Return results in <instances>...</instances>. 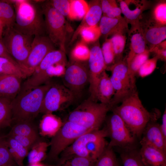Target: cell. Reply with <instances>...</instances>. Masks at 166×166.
Instances as JSON below:
<instances>
[{
  "label": "cell",
  "mask_w": 166,
  "mask_h": 166,
  "mask_svg": "<svg viewBox=\"0 0 166 166\" xmlns=\"http://www.w3.org/2000/svg\"><path fill=\"white\" fill-rule=\"evenodd\" d=\"M121 105L111 110L121 118L131 133L137 139L141 138L148 122L158 119V112L150 113L144 106L137 91L124 100Z\"/></svg>",
  "instance_id": "1"
},
{
  "label": "cell",
  "mask_w": 166,
  "mask_h": 166,
  "mask_svg": "<svg viewBox=\"0 0 166 166\" xmlns=\"http://www.w3.org/2000/svg\"><path fill=\"white\" fill-rule=\"evenodd\" d=\"M6 1L14 4L15 20L14 28L28 35H45L44 16L38 3L29 0Z\"/></svg>",
  "instance_id": "2"
},
{
  "label": "cell",
  "mask_w": 166,
  "mask_h": 166,
  "mask_svg": "<svg viewBox=\"0 0 166 166\" xmlns=\"http://www.w3.org/2000/svg\"><path fill=\"white\" fill-rule=\"evenodd\" d=\"M52 85L48 81L32 89L20 90L11 102L13 122H32L40 113L45 95Z\"/></svg>",
  "instance_id": "3"
},
{
  "label": "cell",
  "mask_w": 166,
  "mask_h": 166,
  "mask_svg": "<svg viewBox=\"0 0 166 166\" xmlns=\"http://www.w3.org/2000/svg\"><path fill=\"white\" fill-rule=\"evenodd\" d=\"M107 133L102 129L90 130L80 136L61 154V158L67 160L75 156L88 157L96 161L108 144Z\"/></svg>",
  "instance_id": "4"
},
{
  "label": "cell",
  "mask_w": 166,
  "mask_h": 166,
  "mask_svg": "<svg viewBox=\"0 0 166 166\" xmlns=\"http://www.w3.org/2000/svg\"><path fill=\"white\" fill-rule=\"evenodd\" d=\"M109 110L108 105L98 103L89 98L69 113L67 121L88 130L99 129Z\"/></svg>",
  "instance_id": "5"
},
{
  "label": "cell",
  "mask_w": 166,
  "mask_h": 166,
  "mask_svg": "<svg viewBox=\"0 0 166 166\" xmlns=\"http://www.w3.org/2000/svg\"><path fill=\"white\" fill-rule=\"evenodd\" d=\"M107 70L111 72L110 78L115 91L109 105L111 110L137 91L136 78H132L129 73L126 57L116 62Z\"/></svg>",
  "instance_id": "6"
},
{
  "label": "cell",
  "mask_w": 166,
  "mask_h": 166,
  "mask_svg": "<svg viewBox=\"0 0 166 166\" xmlns=\"http://www.w3.org/2000/svg\"><path fill=\"white\" fill-rule=\"evenodd\" d=\"M46 32L55 46L66 52V28L65 17L54 8L49 1L41 4Z\"/></svg>",
  "instance_id": "7"
},
{
  "label": "cell",
  "mask_w": 166,
  "mask_h": 166,
  "mask_svg": "<svg viewBox=\"0 0 166 166\" xmlns=\"http://www.w3.org/2000/svg\"><path fill=\"white\" fill-rule=\"evenodd\" d=\"M92 130H88L66 121L49 143L50 148L46 159L49 161L57 160L61 153L81 135Z\"/></svg>",
  "instance_id": "8"
},
{
  "label": "cell",
  "mask_w": 166,
  "mask_h": 166,
  "mask_svg": "<svg viewBox=\"0 0 166 166\" xmlns=\"http://www.w3.org/2000/svg\"><path fill=\"white\" fill-rule=\"evenodd\" d=\"M105 128L110 140L108 146L121 149L136 148L137 139L130 132L117 113H113L107 119Z\"/></svg>",
  "instance_id": "9"
},
{
  "label": "cell",
  "mask_w": 166,
  "mask_h": 166,
  "mask_svg": "<svg viewBox=\"0 0 166 166\" xmlns=\"http://www.w3.org/2000/svg\"><path fill=\"white\" fill-rule=\"evenodd\" d=\"M3 35L2 41L21 68L28 56L34 36L24 34L14 27L6 28Z\"/></svg>",
  "instance_id": "10"
},
{
  "label": "cell",
  "mask_w": 166,
  "mask_h": 166,
  "mask_svg": "<svg viewBox=\"0 0 166 166\" xmlns=\"http://www.w3.org/2000/svg\"><path fill=\"white\" fill-rule=\"evenodd\" d=\"M75 98L64 85L52 84L45 95L40 113H52L64 109L71 105Z\"/></svg>",
  "instance_id": "11"
},
{
  "label": "cell",
  "mask_w": 166,
  "mask_h": 166,
  "mask_svg": "<svg viewBox=\"0 0 166 166\" xmlns=\"http://www.w3.org/2000/svg\"><path fill=\"white\" fill-rule=\"evenodd\" d=\"M55 46L47 36H34L28 56L21 67L26 77L32 75L49 53L55 49Z\"/></svg>",
  "instance_id": "12"
},
{
  "label": "cell",
  "mask_w": 166,
  "mask_h": 166,
  "mask_svg": "<svg viewBox=\"0 0 166 166\" xmlns=\"http://www.w3.org/2000/svg\"><path fill=\"white\" fill-rule=\"evenodd\" d=\"M62 76L63 85L76 97L89 83L88 66L83 62L73 61L66 67Z\"/></svg>",
  "instance_id": "13"
},
{
  "label": "cell",
  "mask_w": 166,
  "mask_h": 166,
  "mask_svg": "<svg viewBox=\"0 0 166 166\" xmlns=\"http://www.w3.org/2000/svg\"><path fill=\"white\" fill-rule=\"evenodd\" d=\"M117 2L124 18L131 27L139 25L143 13L151 6L150 2L147 0H119Z\"/></svg>",
  "instance_id": "14"
},
{
  "label": "cell",
  "mask_w": 166,
  "mask_h": 166,
  "mask_svg": "<svg viewBox=\"0 0 166 166\" xmlns=\"http://www.w3.org/2000/svg\"><path fill=\"white\" fill-rule=\"evenodd\" d=\"M141 30L148 49L151 52L154 48L166 39V25L158 24L151 18L140 22Z\"/></svg>",
  "instance_id": "15"
},
{
  "label": "cell",
  "mask_w": 166,
  "mask_h": 166,
  "mask_svg": "<svg viewBox=\"0 0 166 166\" xmlns=\"http://www.w3.org/2000/svg\"><path fill=\"white\" fill-rule=\"evenodd\" d=\"M157 119L149 121L142 134L140 141L166 153V140L161 133Z\"/></svg>",
  "instance_id": "16"
},
{
  "label": "cell",
  "mask_w": 166,
  "mask_h": 166,
  "mask_svg": "<svg viewBox=\"0 0 166 166\" xmlns=\"http://www.w3.org/2000/svg\"><path fill=\"white\" fill-rule=\"evenodd\" d=\"M127 33L129 51L126 57L127 63L130 61L136 55L148 49L142 33L140 24L138 26L131 27Z\"/></svg>",
  "instance_id": "17"
},
{
  "label": "cell",
  "mask_w": 166,
  "mask_h": 166,
  "mask_svg": "<svg viewBox=\"0 0 166 166\" xmlns=\"http://www.w3.org/2000/svg\"><path fill=\"white\" fill-rule=\"evenodd\" d=\"M139 153L145 166H166V153L140 141Z\"/></svg>",
  "instance_id": "18"
},
{
  "label": "cell",
  "mask_w": 166,
  "mask_h": 166,
  "mask_svg": "<svg viewBox=\"0 0 166 166\" xmlns=\"http://www.w3.org/2000/svg\"><path fill=\"white\" fill-rule=\"evenodd\" d=\"M99 27L101 35L105 37L118 33L126 34L129 30L128 24L122 16L110 18L102 15Z\"/></svg>",
  "instance_id": "19"
},
{
  "label": "cell",
  "mask_w": 166,
  "mask_h": 166,
  "mask_svg": "<svg viewBox=\"0 0 166 166\" xmlns=\"http://www.w3.org/2000/svg\"><path fill=\"white\" fill-rule=\"evenodd\" d=\"M22 79L13 75L0 74V97L12 101L21 89Z\"/></svg>",
  "instance_id": "20"
},
{
  "label": "cell",
  "mask_w": 166,
  "mask_h": 166,
  "mask_svg": "<svg viewBox=\"0 0 166 166\" xmlns=\"http://www.w3.org/2000/svg\"><path fill=\"white\" fill-rule=\"evenodd\" d=\"M63 124L61 119L53 113L44 114L39 124L40 134L43 136L52 137L56 134Z\"/></svg>",
  "instance_id": "21"
},
{
  "label": "cell",
  "mask_w": 166,
  "mask_h": 166,
  "mask_svg": "<svg viewBox=\"0 0 166 166\" xmlns=\"http://www.w3.org/2000/svg\"><path fill=\"white\" fill-rule=\"evenodd\" d=\"M101 0H93L88 4V10L83 18L82 22L74 34L84 27H94L97 24L102 16Z\"/></svg>",
  "instance_id": "22"
},
{
  "label": "cell",
  "mask_w": 166,
  "mask_h": 166,
  "mask_svg": "<svg viewBox=\"0 0 166 166\" xmlns=\"http://www.w3.org/2000/svg\"><path fill=\"white\" fill-rule=\"evenodd\" d=\"M115 91L111 81L110 77L105 71L100 78L97 93L98 101L109 105Z\"/></svg>",
  "instance_id": "23"
},
{
  "label": "cell",
  "mask_w": 166,
  "mask_h": 166,
  "mask_svg": "<svg viewBox=\"0 0 166 166\" xmlns=\"http://www.w3.org/2000/svg\"><path fill=\"white\" fill-rule=\"evenodd\" d=\"M62 62L66 63L65 52L60 49L52 51L46 55L32 75H38L44 72L50 66Z\"/></svg>",
  "instance_id": "24"
},
{
  "label": "cell",
  "mask_w": 166,
  "mask_h": 166,
  "mask_svg": "<svg viewBox=\"0 0 166 166\" xmlns=\"http://www.w3.org/2000/svg\"><path fill=\"white\" fill-rule=\"evenodd\" d=\"M29 136H39L37 128L32 122L22 121L16 122L7 135Z\"/></svg>",
  "instance_id": "25"
},
{
  "label": "cell",
  "mask_w": 166,
  "mask_h": 166,
  "mask_svg": "<svg viewBox=\"0 0 166 166\" xmlns=\"http://www.w3.org/2000/svg\"><path fill=\"white\" fill-rule=\"evenodd\" d=\"M49 143L41 140L36 142L31 148L28 154V160L29 164L41 162L46 159L48 147Z\"/></svg>",
  "instance_id": "26"
},
{
  "label": "cell",
  "mask_w": 166,
  "mask_h": 166,
  "mask_svg": "<svg viewBox=\"0 0 166 166\" xmlns=\"http://www.w3.org/2000/svg\"><path fill=\"white\" fill-rule=\"evenodd\" d=\"M7 137L9 151L14 160L19 166H23V160L28 155L29 150L13 138Z\"/></svg>",
  "instance_id": "27"
},
{
  "label": "cell",
  "mask_w": 166,
  "mask_h": 166,
  "mask_svg": "<svg viewBox=\"0 0 166 166\" xmlns=\"http://www.w3.org/2000/svg\"><path fill=\"white\" fill-rule=\"evenodd\" d=\"M120 156L123 166H145L140 157L137 148H119Z\"/></svg>",
  "instance_id": "28"
},
{
  "label": "cell",
  "mask_w": 166,
  "mask_h": 166,
  "mask_svg": "<svg viewBox=\"0 0 166 166\" xmlns=\"http://www.w3.org/2000/svg\"><path fill=\"white\" fill-rule=\"evenodd\" d=\"M15 14L13 7L5 0H0V21L6 28L13 27Z\"/></svg>",
  "instance_id": "29"
},
{
  "label": "cell",
  "mask_w": 166,
  "mask_h": 166,
  "mask_svg": "<svg viewBox=\"0 0 166 166\" xmlns=\"http://www.w3.org/2000/svg\"><path fill=\"white\" fill-rule=\"evenodd\" d=\"M0 74L13 75L22 79L26 78L17 63L3 57H0Z\"/></svg>",
  "instance_id": "30"
},
{
  "label": "cell",
  "mask_w": 166,
  "mask_h": 166,
  "mask_svg": "<svg viewBox=\"0 0 166 166\" xmlns=\"http://www.w3.org/2000/svg\"><path fill=\"white\" fill-rule=\"evenodd\" d=\"M12 100L0 97V128L10 126L13 122Z\"/></svg>",
  "instance_id": "31"
},
{
  "label": "cell",
  "mask_w": 166,
  "mask_h": 166,
  "mask_svg": "<svg viewBox=\"0 0 166 166\" xmlns=\"http://www.w3.org/2000/svg\"><path fill=\"white\" fill-rule=\"evenodd\" d=\"M109 39L115 54V63L123 59L126 38L125 34L118 33L112 35Z\"/></svg>",
  "instance_id": "32"
},
{
  "label": "cell",
  "mask_w": 166,
  "mask_h": 166,
  "mask_svg": "<svg viewBox=\"0 0 166 166\" xmlns=\"http://www.w3.org/2000/svg\"><path fill=\"white\" fill-rule=\"evenodd\" d=\"M150 52L149 49L144 52L136 55L129 62L127 63L129 73L133 78L142 65L148 59Z\"/></svg>",
  "instance_id": "33"
},
{
  "label": "cell",
  "mask_w": 166,
  "mask_h": 166,
  "mask_svg": "<svg viewBox=\"0 0 166 166\" xmlns=\"http://www.w3.org/2000/svg\"><path fill=\"white\" fill-rule=\"evenodd\" d=\"M94 166H119L113 148L107 146L96 160Z\"/></svg>",
  "instance_id": "34"
},
{
  "label": "cell",
  "mask_w": 166,
  "mask_h": 166,
  "mask_svg": "<svg viewBox=\"0 0 166 166\" xmlns=\"http://www.w3.org/2000/svg\"><path fill=\"white\" fill-rule=\"evenodd\" d=\"M80 34L83 42L89 43L97 41L101 34L99 26L94 27H84L77 32V34L73 37V41L76 38L77 35Z\"/></svg>",
  "instance_id": "35"
},
{
  "label": "cell",
  "mask_w": 166,
  "mask_h": 166,
  "mask_svg": "<svg viewBox=\"0 0 166 166\" xmlns=\"http://www.w3.org/2000/svg\"><path fill=\"white\" fill-rule=\"evenodd\" d=\"M88 8V4L84 0H70L69 18L80 19L84 18Z\"/></svg>",
  "instance_id": "36"
},
{
  "label": "cell",
  "mask_w": 166,
  "mask_h": 166,
  "mask_svg": "<svg viewBox=\"0 0 166 166\" xmlns=\"http://www.w3.org/2000/svg\"><path fill=\"white\" fill-rule=\"evenodd\" d=\"M101 4L103 16L110 18L122 16L121 8L116 0H102Z\"/></svg>",
  "instance_id": "37"
},
{
  "label": "cell",
  "mask_w": 166,
  "mask_h": 166,
  "mask_svg": "<svg viewBox=\"0 0 166 166\" xmlns=\"http://www.w3.org/2000/svg\"><path fill=\"white\" fill-rule=\"evenodd\" d=\"M7 136H0V166L14 165L15 162L9 151L7 140Z\"/></svg>",
  "instance_id": "38"
},
{
  "label": "cell",
  "mask_w": 166,
  "mask_h": 166,
  "mask_svg": "<svg viewBox=\"0 0 166 166\" xmlns=\"http://www.w3.org/2000/svg\"><path fill=\"white\" fill-rule=\"evenodd\" d=\"M151 18L158 24L166 25V1H159L156 4L153 10Z\"/></svg>",
  "instance_id": "39"
},
{
  "label": "cell",
  "mask_w": 166,
  "mask_h": 166,
  "mask_svg": "<svg viewBox=\"0 0 166 166\" xmlns=\"http://www.w3.org/2000/svg\"><path fill=\"white\" fill-rule=\"evenodd\" d=\"M101 49L107 70L115 63V54L109 38H106Z\"/></svg>",
  "instance_id": "40"
},
{
  "label": "cell",
  "mask_w": 166,
  "mask_h": 166,
  "mask_svg": "<svg viewBox=\"0 0 166 166\" xmlns=\"http://www.w3.org/2000/svg\"><path fill=\"white\" fill-rule=\"evenodd\" d=\"M89 51V48L83 42L78 43L72 51V56L73 61L83 62L88 60Z\"/></svg>",
  "instance_id": "41"
},
{
  "label": "cell",
  "mask_w": 166,
  "mask_h": 166,
  "mask_svg": "<svg viewBox=\"0 0 166 166\" xmlns=\"http://www.w3.org/2000/svg\"><path fill=\"white\" fill-rule=\"evenodd\" d=\"M158 60V58L156 55L151 59H148L140 67L137 74L142 77L151 74L156 69Z\"/></svg>",
  "instance_id": "42"
},
{
  "label": "cell",
  "mask_w": 166,
  "mask_h": 166,
  "mask_svg": "<svg viewBox=\"0 0 166 166\" xmlns=\"http://www.w3.org/2000/svg\"><path fill=\"white\" fill-rule=\"evenodd\" d=\"M96 162V161L89 158L75 156L67 160L62 164H64L65 166H94Z\"/></svg>",
  "instance_id": "43"
},
{
  "label": "cell",
  "mask_w": 166,
  "mask_h": 166,
  "mask_svg": "<svg viewBox=\"0 0 166 166\" xmlns=\"http://www.w3.org/2000/svg\"><path fill=\"white\" fill-rule=\"evenodd\" d=\"M49 2L54 8L64 17L69 18L70 0H52Z\"/></svg>",
  "instance_id": "44"
},
{
  "label": "cell",
  "mask_w": 166,
  "mask_h": 166,
  "mask_svg": "<svg viewBox=\"0 0 166 166\" xmlns=\"http://www.w3.org/2000/svg\"><path fill=\"white\" fill-rule=\"evenodd\" d=\"M8 136L14 139L28 150L31 148L34 144L40 139L39 136L33 137L15 135Z\"/></svg>",
  "instance_id": "45"
},
{
  "label": "cell",
  "mask_w": 166,
  "mask_h": 166,
  "mask_svg": "<svg viewBox=\"0 0 166 166\" xmlns=\"http://www.w3.org/2000/svg\"><path fill=\"white\" fill-rule=\"evenodd\" d=\"M166 41L165 40L156 45L151 52L155 53L159 59H160L165 62L166 60Z\"/></svg>",
  "instance_id": "46"
},
{
  "label": "cell",
  "mask_w": 166,
  "mask_h": 166,
  "mask_svg": "<svg viewBox=\"0 0 166 166\" xmlns=\"http://www.w3.org/2000/svg\"><path fill=\"white\" fill-rule=\"evenodd\" d=\"M0 57H5L17 63L10 54L1 40H0Z\"/></svg>",
  "instance_id": "47"
},
{
  "label": "cell",
  "mask_w": 166,
  "mask_h": 166,
  "mask_svg": "<svg viewBox=\"0 0 166 166\" xmlns=\"http://www.w3.org/2000/svg\"><path fill=\"white\" fill-rule=\"evenodd\" d=\"M160 128L162 134L166 140V109L164 111L162 117V123L160 124Z\"/></svg>",
  "instance_id": "48"
},
{
  "label": "cell",
  "mask_w": 166,
  "mask_h": 166,
  "mask_svg": "<svg viewBox=\"0 0 166 166\" xmlns=\"http://www.w3.org/2000/svg\"><path fill=\"white\" fill-rule=\"evenodd\" d=\"M5 26L3 23L0 21V40H2L3 33V29Z\"/></svg>",
  "instance_id": "49"
},
{
  "label": "cell",
  "mask_w": 166,
  "mask_h": 166,
  "mask_svg": "<svg viewBox=\"0 0 166 166\" xmlns=\"http://www.w3.org/2000/svg\"><path fill=\"white\" fill-rule=\"evenodd\" d=\"M28 166H46L41 162L29 164Z\"/></svg>",
  "instance_id": "50"
},
{
  "label": "cell",
  "mask_w": 166,
  "mask_h": 166,
  "mask_svg": "<svg viewBox=\"0 0 166 166\" xmlns=\"http://www.w3.org/2000/svg\"><path fill=\"white\" fill-rule=\"evenodd\" d=\"M52 166H65V165L64 164H59L58 165Z\"/></svg>",
  "instance_id": "51"
},
{
  "label": "cell",
  "mask_w": 166,
  "mask_h": 166,
  "mask_svg": "<svg viewBox=\"0 0 166 166\" xmlns=\"http://www.w3.org/2000/svg\"><path fill=\"white\" fill-rule=\"evenodd\" d=\"M8 166H14V165H11Z\"/></svg>",
  "instance_id": "52"
}]
</instances>
